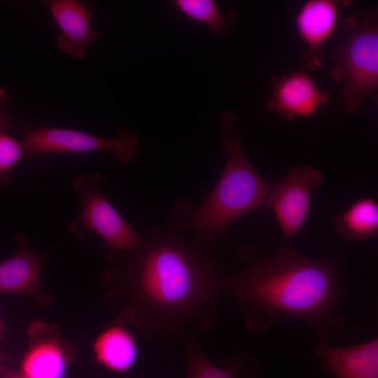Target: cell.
Instances as JSON below:
<instances>
[{
  "mask_svg": "<svg viewBox=\"0 0 378 378\" xmlns=\"http://www.w3.org/2000/svg\"><path fill=\"white\" fill-rule=\"evenodd\" d=\"M71 359L68 347L57 337L35 336L21 362L22 375L26 378H65Z\"/></svg>",
  "mask_w": 378,
  "mask_h": 378,
  "instance_id": "obj_13",
  "label": "cell"
},
{
  "mask_svg": "<svg viewBox=\"0 0 378 378\" xmlns=\"http://www.w3.org/2000/svg\"><path fill=\"white\" fill-rule=\"evenodd\" d=\"M186 360V378H257L249 368L256 365L253 358L245 354L225 360L222 366L209 361L200 346L191 337H182Z\"/></svg>",
  "mask_w": 378,
  "mask_h": 378,
  "instance_id": "obj_15",
  "label": "cell"
},
{
  "mask_svg": "<svg viewBox=\"0 0 378 378\" xmlns=\"http://www.w3.org/2000/svg\"><path fill=\"white\" fill-rule=\"evenodd\" d=\"M168 218L114 262L105 279L123 300L122 315L152 340H164L197 324L214 325L216 307L227 290L223 262L187 242Z\"/></svg>",
  "mask_w": 378,
  "mask_h": 378,
  "instance_id": "obj_1",
  "label": "cell"
},
{
  "mask_svg": "<svg viewBox=\"0 0 378 378\" xmlns=\"http://www.w3.org/2000/svg\"><path fill=\"white\" fill-rule=\"evenodd\" d=\"M344 41L335 50L331 78L343 85L346 111L354 113L363 101L375 97L378 88V9L365 10L360 18L349 15L343 21Z\"/></svg>",
  "mask_w": 378,
  "mask_h": 378,
  "instance_id": "obj_4",
  "label": "cell"
},
{
  "mask_svg": "<svg viewBox=\"0 0 378 378\" xmlns=\"http://www.w3.org/2000/svg\"><path fill=\"white\" fill-rule=\"evenodd\" d=\"M173 4L188 18L206 25L217 36H225L237 17L234 11L223 15L213 0H174Z\"/></svg>",
  "mask_w": 378,
  "mask_h": 378,
  "instance_id": "obj_17",
  "label": "cell"
},
{
  "mask_svg": "<svg viewBox=\"0 0 378 378\" xmlns=\"http://www.w3.org/2000/svg\"><path fill=\"white\" fill-rule=\"evenodd\" d=\"M18 252L0 262V295L21 294L34 297L46 302L40 290V279L47 255L31 249L27 239L22 234L15 235Z\"/></svg>",
  "mask_w": 378,
  "mask_h": 378,
  "instance_id": "obj_11",
  "label": "cell"
},
{
  "mask_svg": "<svg viewBox=\"0 0 378 378\" xmlns=\"http://www.w3.org/2000/svg\"><path fill=\"white\" fill-rule=\"evenodd\" d=\"M272 88L266 108L288 120L314 116L330 98L328 92L318 88L304 69L287 75L273 76Z\"/></svg>",
  "mask_w": 378,
  "mask_h": 378,
  "instance_id": "obj_8",
  "label": "cell"
},
{
  "mask_svg": "<svg viewBox=\"0 0 378 378\" xmlns=\"http://www.w3.org/2000/svg\"><path fill=\"white\" fill-rule=\"evenodd\" d=\"M315 351L335 378H378L377 338L343 347L321 342Z\"/></svg>",
  "mask_w": 378,
  "mask_h": 378,
  "instance_id": "obj_12",
  "label": "cell"
},
{
  "mask_svg": "<svg viewBox=\"0 0 378 378\" xmlns=\"http://www.w3.org/2000/svg\"><path fill=\"white\" fill-rule=\"evenodd\" d=\"M24 155L22 142L0 132V188L8 183L10 170Z\"/></svg>",
  "mask_w": 378,
  "mask_h": 378,
  "instance_id": "obj_18",
  "label": "cell"
},
{
  "mask_svg": "<svg viewBox=\"0 0 378 378\" xmlns=\"http://www.w3.org/2000/svg\"><path fill=\"white\" fill-rule=\"evenodd\" d=\"M100 173L80 174L71 180V185L81 200L80 218L69 225V231L83 237L92 231L104 241L108 258L115 261L134 247L141 237L124 220L102 192Z\"/></svg>",
  "mask_w": 378,
  "mask_h": 378,
  "instance_id": "obj_5",
  "label": "cell"
},
{
  "mask_svg": "<svg viewBox=\"0 0 378 378\" xmlns=\"http://www.w3.org/2000/svg\"><path fill=\"white\" fill-rule=\"evenodd\" d=\"M349 4L350 2L347 1L309 0L298 10L295 25L307 48L302 59L309 71H316L322 66L323 47L335 31L339 7Z\"/></svg>",
  "mask_w": 378,
  "mask_h": 378,
  "instance_id": "obj_9",
  "label": "cell"
},
{
  "mask_svg": "<svg viewBox=\"0 0 378 378\" xmlns=\"http://www.w3.org/2000/svg\"><path fill=\"white\" fill-rule=\"evenodd\" d=\"M220 118L223 126L220 146L227 156L220 178L199 206L190 200H182L168 216L190 232L192 242L206 250L223 241L232 220L265 207L273 186L254 168L242 149L237 131L238 115L226 111Z\"/></svg>",
  "mask_w": 378,
  "mask_h": 378,
  "instance_id": "obj_3",
  "label": "cell"
},
{
  "mask_svg": "<svg viewBox=\"0 0 378 378\" xmlns=\"http://www.w3.org/2000/svg\"><path fill=\"white\" fill-rule=\"evenodd\" d=\"M4 330H5V326H4V322H3V321H2V319H1V318L0 316V341L3 338Z\"/></svg>",
  "mask_w": 378,
  "mask_h": 378,
  "instance_id": "obj_20",
  "label": "cell"
},
{
  "mask_svg": "<svg viewBox=\"0 0 378 378\" xmlns=\"http://www.w3.org/2000/svg\"><path fill=\"white\" fill-rule=\"evenodd\" d=\"M9 378H26L25 377H24L22 374V375H15V376H12Z\"/></svg>",
  "mask_w": 378,
  "mask_h": 378,
  "instance_id": "obj_22",
  "label": "cell"
},
{
  "mask_svg": "<svg viewBox=\"0 0 378 378\" xmlns=\"http://www.w3.org/2000/svg\"><path fill=\"white\" fill-rule=\"evenodd\" d=\"M323 182L319 170L309 165H298L273 184L265 207L275 214L286 240L303 226L309 211L311 191Z\"/></svg>",
  "mask_w": 378,
  "mask_h": 378,
  "instance_id": "obj_7",
  "label": "cell"
},
{
  "mask_svg": "<svg viewBox=\"0 0 378 378\" xmlns=\"http://www.w3.org/2000/svg\"><path fill=\"white\" fill-rule=\"evenodd\" d=\"M22 141L24 154L32 157L54 153H88L111 150L116 160L129 162L139 148L136 134L120 130L115 137L107 139L76 130L51 127H25Z\"/></svg>",
  "mask_w": 378,
  "mask_h": 378,
  "instance_id": "obj_6",
  "label": "cell"
},
{
  "mask_svg": "<svg viewBox=\"0 0 378 378\" xmlns=\"http://www.w3.org/2000/svg\"><path fill=\"white\" fill-rule=\"evenodd\" d=\"M8 358H9L8 355L6 354L0 353V363L6 362L8 360Z\"/></svg>",
  "mask_w": 378,
  "mask_h": 378,
  "instance_id": "obj_21",
  "label": "cell"
},
{
  "mask_svg": "<svg viewBox=\"0 0 378 378\" xmlns=\"http://www.w3.org/2000/svg\"><path fill=\"white\" fill-rule=\"evenodd\" d=\"M43 3L60 31L56 41L58 50L75 57H85L90 45L99 36L92 25V8L80 0Z\"/></svg>",
  "mask_w": 378,
  "mask_h": 378,
  "instance_id": "obj_10",
  "label": "cell"
},
{
  "mask_svg": "<svg viewBox=\"0 0 378 378\" xmlns=\"http://www.w3.org/2000/svg\"><path fill=\"white\" fill-rule=\"evenodd\" d=\"M227 290L253 331L265 330L282 315L304 321L322 342L343 329L345 289L330 259L310 258L290 248L249 256L244 270L228 276Z\"/></svg>",
  "mask_w": 378,
  "mask_h": 378,
  "instance_id": "obj_2",
  "label": "cell"
},
{
  "mask_svg": "<svg viewBox=\"0 0 378 378\" xmlns=\"http://www.w3.org/2000/svg\"><path fill=\"white\" fill-rule=\"evenodd\" d=\"M337 233L344 239L363 241L378 230V204L372 198H363L353 203L335 220Z\"/></svg>",
  "mask_w": 378,
  "mask_h": 378,
  "instance_id": "obj_16",
  "label": "cell"
},
{
  "mask_svg": "<svg viewBox=\"0 0 378 378\" xmlns=\"http://www.w3.org/2000/svg\"><path fill=\"white\" fill-rule=\"evenodd\" d=\"M6 91L4 88H0V132L15 127L12 120L1 113L2 106L6 100Z\"/></svg>",
  "mask_w": 378,
  "mask_h": 378,
  "instance_id": "obj_19",
  "label": "cell"
},
{
  "mask_svg": "<svg viewBox=\"0 0 378 378\" xmlns=\"http://www.w3.org/2000/svg\"><path fill=\"white\" fill-rule=\"evenodd\" d=\"M96 361L105 369L116 373L128 372L139 356L136 340L121 322L102 331L93 344Z\"/></svg>",
  "mask_w": 378,
  "mask_h": 378,
  "instance_id": "obj_14",
  "label": "cell"
}]
</instances>
